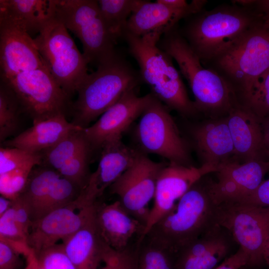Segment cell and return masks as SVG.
Returning a JSON list of instances; mask_svg holds the SVG:
<instances>
[{
	"label": "cell",
	"instance_id": "cell-1",
	"mask_svg": "<svg viewBox=\"0 0 269 269\" xmlns=\"http://www.w3.org/2000/svg\"><path fill=\"white\" fill-rule=\"evenodd\" d=\"M262 14L254 4L220 5L194 14L180 33L201 61H213L240 42Z\"/></svg>",
	"mask_w": 269,
	"mask_h": 269
},
{
	"label": "cell",
	"instance_id": "cell-2",
	"mask_svg": "<svg viewBox=\"0 0 269 269\" xmlns=\"http://www.w3.org/2000/svg\"><path fill=\"white\" fill-rule=\"evenodd\" d=\"M204 177L191 186L144 237L176 255L217 224L218 205L210 194L209 180H204Z\"/></svg>",
	"mask_w": 269,
	"mask_h": 269
},
{
	"label": "cell",
	"instance_id": "cell-3",
	"mask_svg": "<svg viewBox=\"0 0 269 269\" xmlns=\"http://www.w3.org/2000/svg\"><path fill=\"white\" fill-rule=\"evenodd\" d=\"M163 34L155 31L138 36L125 31L123 38L138 64L141 80L150 87L151 94L168 108L191 115L197 111L194 102L188 97L172 58L158 45Z\"/></svg>",
	"mask_w": 269,
	"mask_h": 269
},
{
	"label": "cell",
	"instance_id": "cell-4",
	"mask_svg": "<svg viewBox=\"0 0 269 269\" xmlns=\"http://www.w3.org/2000/svg\"><path fill=\"white\" fill-rule=\"evenodd\" d=\"M175 27L163 34L158 46L178 64L194 96L197 111L215 117L227 115L238 103L234 89L216 71L202 65L199 57Z\"/></svg>",
	"mask_w": 269,
	"mask_h": 269
},
{
	"label": "cell",
	"instance_id": "cell-5",
	"mask_svg": "<svg viewBox=\"0 0 269 269\" xmlns=\"http://www.w3.org/2000/svg\"><path fill=\"white\" fill-rule=\"evenodd\" d=\"M141 81L139 72L117 52L99 64L80 86L71 107L72 123L83 129L88 127Z\"/></svg>",
	"mask_w": 269,
	"mask_h": 269
},
{
	"label": "cell",
	"instance_id": "cell-6",
	"mask_svg": "<svg viewBox=\"0 0 269 269\" xmlns=\"http://www.w3.org/2000/svg\"><path fill=\"white\" fill-rule=\"evenodd\" d=\"M262 16L237 45L213 60L219 73L244 100L269 71V16Z\"/></svg>",
	"mask_w": 269,
	"mask_h": 269
},
{
	"label": "cell",
	"instance_id": "cell-7",
	"mask_svg": "<svg viewBox=\"0 0 269 269\" xmlns=\"http://www.w3.org/2000/svg\"><path fill=\"white\" fill-rule=\"evenodd\" d=\"M33 38L43 62L55 80L70 97L88 73V64L68 29L54 16Z\"/></svg>",
	"mask_w": 269,
	"mask_h": 269
},
{
	"label": "cell",
	"instance_id": "cell-8",
	"mask_svg": "<svg viewBox=\"0 0 269 269\" xmlns=\"http://www.w3.org/2000/svg\"><path fill=\"white\" fill-rule=\"evenodd\" d=\"M55 1V17L79 39L88 65L97 67L117 53L98 0Z\"/></svg>",
	"mask_w": 269,
	"mask_h": 269
},
{
	"label": "cell",
	"instance_id": "cell-9",
	"mask_svg": "<svg viewBox=\"0 0 269 269\" xmlns=\"http://www.w3.org/2000/svg\"><path fill=\"white\" fill-rule=\"evenodd\" d=\"M168 109L152 94L135 127V139L143 152L158 155L170 163L190 166L187 146Z\"/></svg>",
	"mask_w": 269,
	"mask_h": 269
},
{
	"label": "cell",
	"instance_id": "cell-10",
	"mask_svg": "<svg viewBox=\"0 0 269 269\" xmlns=\"http://www.w3.org/2000/svg\"><path fill=\"white\" fill-rule=\"evenodd\" d=\"M216 220L247 254V266L258 267L265 262L263 251L269 238V207L224 202L217 206Z\"/></svg>",
	"mask_w": 269,
	"mask_h": 269
},
{
	"label": "cell",
	"instance_id": "cell-11",
	"mask_svg": "<svg viewBox=\"0 0 269 269\" xmlns=\"http://www.w3.org/2000/svg\"><path fill=\"white\" fill-rule=\"evenodd\" d=\"M12 90L22 111L33 122L60 114L66 115L70 97L55 80L46 67L20 73L10 77H0Z\"/></svg>",
	"mask_w": 269,
	"mask_h": 269
},
{
	"label": "cell",
	"instance_id": "cell-12",
	"mask_svg": "<svg viewBox=\"0 0 269 269\" xmlns=\"http://www.w3.org/2000/svg\"><path fill=\"white\" fill-rule=\"evenodd\" d=\"M166 165L152 160L141 152L109 187L126 210L145 227L150 210L149 203L153 199L159 175Z\"/></svg>",
	"mask_w": 269,
	"mask_h": 269
},
{
	"label": "cell",
	"instance_id": "cell-13",
	"mask_svg": "<svg viewBox=\"0 0 269 269\" xmlns=\"http://www.w3.org/2000/svg\"><path fill=\"white\" fill-rule=\"evenodd\" d=\"M97 202L88 206L79 194L69 204L52 211L32 222L27 238L36 255L62 242L82 228L93 216Z\"/></svg>",
	"mask_w": 269,
	"mask_h": 269
},
{
	"label": "cell",
	"instance_id": "cell-14",
	"mask_svg": "<svg viewBox=\"0 0 269 269\" xmlns=\"http://www.w3.org/2000/svg\"><path fill=\"white\" fill-rule=\"evenodd\" d=\"M217 168L208 164L199 167L170 163L161 171L156 185L153 204L150 208L143 238L161 218L173 209L176 201L197 181Z\"/></svg>",
	"mask_w": 269,
	"mask_h": 269
},
{
	"label": "cell",
	"instance_id": "cell-15",
	"mask_svg": "<svg viewBox=\"0 0 269 269\" xmlns=\"http://www.w3.org/2000/svg\"><path fill=\"white\" fill-rule=\"evenodd\" d=\"M151 95L139 97L135 89H131L94 124L84 128L83 133L92 150L101 149L108 141L122 138V134L140 117Z\"/></svg>",
	"mask_w": 269,
	"mask_h": 269
},
{
	"label": "cell",
	"instance_id": "cell-16",
	"mask_svg": "<svg viewBox=\"0 0 269 269\" xmlns=\"http://www.w3.org/2000/svg\"><path fill=\"white\" fill-rule=\"evenodd\" d=\"M269 171V161L255 160L241 163L233 160L219 167L217 179L208 181L209 191L219 205L238 201L254 191Z\"/></svg>",
	"mask_w": 269,
	"mask_h": 269
},
{
	"label": "cell",
	"instance_id": "cell-17",
	"mask_svg": "<svg viewBox=\"0 0 269 269\" xmlns=\"http://www.w3.org/2000/svg\"><path fill=\"white\" fill-rule=\"evenodd\" d=\"M0 77L46 67L27 33L10 24L0 22Z\"/></svg>",
	"mask_w": 269,
	"mask_h": 269
},
{
	"label": "cell",
	"instance_id": "cell-18",
	"mask_svg": "<svg viewBox=\"0 0 269 269\" xmlns=\"http://www.w3.org/2000/svg\"><path fill=\"white\" fill-rule=\"evenodd\" d=\"M95 219L103 240L116 251L124 250L129 246L135 237L140 241L145 226L126 210L119 200L112 203L96 204Z\"/></svg>",
	"mask_w": 269,
	"mask_h": 269
},
{
	"label": "cell",
	"instance_id": "cell-19",
	"mask_svg": "<svg viewBox=\"0 0 269 269\" xmlns=\"http://www.w3.org/2000/svg\"><path fill=\"white\" fill-rule=\"evenodd\" d=\"M227 123L233 140L235 160L241 163L265 160L266 151L261 120L239 103L227 115Z\"/></svg>",
	"mask_w": 269,
	"mask_h": 269
},
{
	"label": "cell",
	"instance_id": "cell-20",
	"mask_svg": "<svg viewBox=\"0 0 269 269\" xmlns=\"http://www.w3.org/2000/svg\"><path fill=\"white\" fill-rule=\"evenodd\" d=\"M206 0H194L193 7L188 9L174 8L156 0H141L131 15L126 31L138 36L155 31L164 34L174 27L182 18L202 11Z\"/></svg>",
	"mask_w": 269,
	"mask_h": 269
},
{
	"label": "cell",
	"instance_id": "cell-21",
	"mask_svg": "<svg viewBox=\"0 0 269 269\" xmlns=\"http://www.w3.org/2000/svg\"><path fill=\"white\" fill-rule=\"evenodd\" d=\"M192 134L202 164H210L218 169L222 165L236 160L226 117L202 124L194 128Z\"/></svg>",
	"mask_w": 269,
	"mask_h": 269
},
{
	"label": "cell",
	"instance_id": "cell-22",
	"mask_svg": "<svg viewBox=\"0 0 269 269\" xmlns=\"http://www.w3.org/2000/svg\"><path fill=\"white\" fill-rule=\"evenodd\" d=\"M83 129L68 122L66 115L60 114L33 122L31 127L2 143L7 147L19 148L32 153H40L54 146L69 133Z\"/></svg>",
	"mask_w": 269,
	"mask_h": 269
},
{
	"label": "cell",
	"instance_id": "cell-23",
	"mask_svg": "<svg viewBox=\"0 0 269 269\" xmlns=\"http://www.w3.org/2000/svg\"><path fill=\"white\" fill-rule=\"evenodd\" d=\"M55 7V0H0V22L13 25L31 36L38 34L54 17Z\"/></svg>",
	"mask_w": 269,
	"mask_h": 269
},
{
	"label": "cell",
	"instance_id": "cell-24",
	"mask_svg": "<svg viewBox=\"0 0 269 269\" xmlns=\"http://www.w3.org/2000/svg\"><path fill=\"white\" fill-rule=\"evenodd\" d=\"M95 214V212L82 228L62 243L77 269H98L108 246L100 234Z\"/></svg>",
	"mask_w": 269,
	"mask_h": 269
},
{
	"label": "cell",
	"instance_id": "cell-25",
	"mask_svg": "<svg viewBox=\"0 0 269 269\" xmlns=\"http://www.w3.org/2000/svg\"><path fill=\"white\" fill-rule=\"evenodd\" d=\"M101 149L99 165L92 173L100 196L133 164L141 152L126 145L122 138L106 142Z\"/></svg>",
	"mask_w": 269,
	"mask_h": 269
},
{
	"label": "cell",
	"instance_id": "cell-26",
	"mask_svg": "<svg viewBox=\"0 0 269 269\" xmlns=\"http://www.w3.org/2000/svg\"><path fill=\"white\" fill-rule=\"evenodd\" d=\"M60 176L56 170L43 164L32 169L19 196L28 206L32 222L37 219L54 182Z\"/></svg>",
	"mask_w": 269,
	"mask_h": 269
},
{
	"label": "cell",
	"instance_id": "cell-27",
	"mask_svg": "<svg viewBox=\"0 0 269 269\" xmlns=\"http://www.w3.org/2000/svg\"><path fill=\"white\" fill-rule=\"evenodd\" d=\"M141 0H99L100 9L108 29L117 43L123 37L128 21Z\"/></svg>",
	"mask_w": 269,
	"mask_h": 269
},
{
	"label": "cell",
	"instance_id": "cell-28",
	"mask_svg": "<svg viewBox=\"0 0 269 269\" xmlns=\"http://www.w3.org/2000/svg\"><path fill=\"white\" fill-rule=\"evenodd\" d=\"M83 129L69 133L54 146L41 152V164L58 172L67 161L82 150L90 147Z\"/></svg>",
	"mask_w": 269,
	"mask_h": 269
},
{
	"label": "cell",
	"instance_id": "cell-29",
	"mask_svg": "<svg viewBox=\"0 0 269 269\" xmlns=\"http://www.w3.org/2000/svg\"><path fill=\"white\" fill-rule=\"evenodd\" d=\"M137 243V269H178L175 254L145 237Z\"/></svg>",
	"mask_w": 269,
	"mask_h": 269
},
{
	"label": "cell",
	"instance_id": "cell-30",
	"mask_svg": "<svg viewBox=\"0 0 269 269\" xmlns=\"http://www.w3.org/2000/svg\"><path fill=\"white\" fill-rule=\"evenodd\" d=\"M22 111L13 92L3 81L0 84V141L3 142L12 135L18 127Z\"/></svg>",
	"mask_w": 269,
	"mask_h": 269
},
{
	"label": "cell",
	"instance_id": "cell-31",
	"mask_svg": "<svg viewBox=\"0 0 269 269\" xmlns=\"http://www.w3.org/2000/svg\"><path fill=\"white\" fill-rule=\"evenodd\" d=\"M82 189L71 180L60 176L54 182L36 220L74 201Z\"/></svg>",
	"mask_w": 269,
	"mask_h": 269
},
{
	"label": "cell",
	"instance_id": "cell-32",
	"mask_svg": "<svg viewBox=\"0 0 269 269\" xmlns=\"http://www.w3.org/2000/svg\"><path fill=\"white\" fill-rule=\"evenodd\" d=\"M42 163L40 153H35L16 147L0 148V174L10 172L26 166H35Z\"/></svg>",
	"mask_w": 269,
	"mask_h": 269
},
{
	"label": "cell",
	"instance_id": "cell-33",
	"mask_svg": "<svg viewBox=\"0 0 269 269\" xmlns=\"http://www.w3.org/2000/svg\"><path fill=\"white\" fill-rule=\"evenodd\" d=\"M233 244L223 246L198 256L176 255L178 269H215L231 250Z\"/></svg>",
	"mask_w": 269,
	"mask_h": 269
},
{
	"label": "cell",
	"instance_id": "cell-34",
	"mask_svg": "<svg viewBox=\"0 0 269 269\" xmlns=\"http://www.w3.org/2000/svg\"><path fill=\"white\" fill-rule=\"evenodd\" d=\"M92 151L90 147L82 150L67 161L58 172L83 188L91 175L88 172V164Z\"/></svg>",
	"mask_w": 269,
	"mask_h": 269
},
{
	"label": "cell",
	"instance_id": "cell-35",
	"mask_svg": "<svg viewBox=\"0 0 269 269\" xmlns=\"http://www.w3.org/2000/svg\"><path fill=\"white\" fill-rule=\"evenodd\" d=\"M245 101L244 106L261 120L269 116V71L259 78Z\"/></svg>",
	"mask_w": 269,
	"mask_h": 269
},
{
	"label": "cell",
	"instance_id": "cell-36",
	"mask_svg": "<svg viewBox=\"0 0 269 269\" xmlns=\"http://www.w3.org/2000/svg\"><path fill=\"white\" fill-rule=\"evenodd\" d=\"M35 166H26L0 174V193L11 200L18 197L23 191L29 174Z\"/></svg>",
	"mask_w": 269,
	"mask_h": 269
},
{
	"label": "cell",
	"instance_id": "cell-37",
	"mask_svg": "<svg viewBox=\"0 0 269 269\" xmlns=\"http://www.w3.org/2000/svg\"><path fill=\"white\" fill-rule=\"evenodd\" d=\"M137 248L131 246L122 251H116L107 246L105 251L101 269H137Z\"/></svg>",
	"mask_w": 269,
	"mask_h": 269
},
{
	"label": "cell",
	"instance_id": "cell-38",
	"mask_svg": "<svg viewBox=\"0 0 269 269\" xmlns=\"http://www.w3.org/2000/svg\"><path fill=\"white\" fill-rule=\"evenodd\" d=\"M42 269H77L68 257L62 244H57L35 254Z\"/></svg>",
	"mask_w": 269,
	"mask_h": 269
},
{
	"label": "cell",
	"instance_id": "cell-39",
	"mask_svg": "<svg viewBox=\"0 0 269 269\" xmlns=\"http://www.w3.org/2000/svg\"><path fill=\"white\" fill-rule=\"evenodd\" d=\"M12 207L15 221L23 231L28 236L32 223L28 206L19 196L13 200Z\"/></svg>",
	"mask_w": 269,
	"mask_h": 269
},
{
	"label": "cell",
	"instance_id": "cell-40",
	"mask_svg": "<svg viewBox=\"0 0 269 269\" xmlns=\"http://www.w3.org/2000/svg\"><path fill=\"white\" fill-rule=\"evenodd\" d=\"M20 255L6 242L0 240V269H19L22 264Z\"/></svg>",
	"mask_w": 269,
	"mask_h": 269
},
{
	"label": "cell",
	"instance_id": "cell-41",
	"mask_svg": "<svg viewBox=\"0 0 269 269\" xmlns=\"http://www.w3.org/2000/svg\"><path fill=\"white\" fill-rule=\"evenodd\" d=\"M236 202L269 207V179L264 180L252 193Z\"/></svg>",
	"mask_w": 269,
	"mask_h": 269
},
{
	"label": "cell",
	"instance_id": "cell-42",
	"mask_svg": "<svg viewBox=\"0 0 269 269\" xmlns=\"http://www.w3.org/2000/svg\"><path fill=\"white\" fill-rule=\"evenodd\" d=\"M248 258L247 254L239 247L234 254L227 258L215 269H240L247 266Z\"/></svg>",
	"mask_w": 269,
	"mask_h": 269
},
{
	"label": "cell",
	"instance_id": "cell-43",
	"mask_svg": "<svg viewBox=\"0 0 269 269\" xmlns=\"http://www.w3.org/2000/svg\"><path fill=\"white\" fill-rule=\"evenodd\" d=\"M261 121L263 131L264 147L266 152L269 154V116Z\"/></svg>",
	"mask_w": 269,
	"mask_h": 269
},
{
	"label": "cell",
	"instance_id": "cell-44",
	"mask_svg": "<svg viewBox=\"0 0 269 269\" xmlns=\"http://www.w3.org/2000/svg\"><path fill=\"white\" fill-rule=\"evenodd\" d=\"M254 6L260 12L269 16V0H255Z\"/></svg>",
	"mask_w": 269,
	"mask_h": 269
},
{
	"label": "cell",
	"instance_id": "cell-45",
	"mask_svg": "<svg viewBox=\"0 0 269 269\" xmlns=\"http://www.w3.org/2000/svg\"><path fill=\"white\" fill-rule=\"evenodd\" d=\"M26 266L23 269H37V261L35 253L32 250L25 258Z\"/></svg>",
	"mask_w": 269,
	"mask_h": 269
},
{
	"label": "cell",
	"instance_id": "cell-46",
	"mask_svg": "<svg viewBox=\"0 0 269 269\" xmlns=\"http://www.w3.org/2000/svg\"><path fill=\"white\" fill-rule=\"evenodd\" d=\"M13 200L3 196L0 197V216L7 211L13 204Z\"/></svg>",
	"mask_w": 269,
	"mask_h": 269
},
{
	"label": "cell",
	"instance_id": "cell-47",
	"mask_svg": "<svg viewBox=\"0 0 269 269\" xmlns=\"http://www.w3.org/2000/svg\"><path fill=\"white\" fill-rule=\"evenodd\" d=\"M263 257L265 262L269 265V238L267 240L264 248Z\"/></svg>",
	"mask_w": 269,
	"mask_h": 269
},
{
	"label": "cell",
	"instance_id": "cell-48",
	"mask_svg": "<svg viewBox=\"0 0 269 269\" xmlns=\"http://www.w3.org/2000/svg\"><path fill=\"white\" fill-rule=\"evenodd\" d=\"M37 269H42L38 264V263H37Z\"/></svg>",
	"mask_w": 269,
	"mask_h": 269
},
{
	"label": "cell",
	"instance_id": "cell-49",
	"mask_svg": "<svg viewBox=\"0 0 269 269\" xmlns=\"http://www.w3.org/2000/svg\"></svg>",
	"mask_w": 269,
	"mask_h": 269
}]
</instances>
